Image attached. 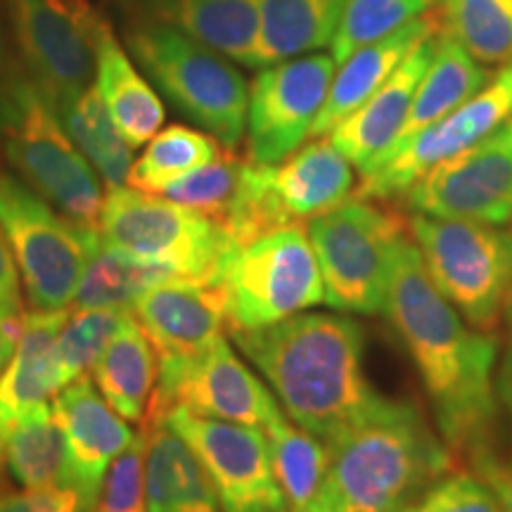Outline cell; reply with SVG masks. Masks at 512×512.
Instances as JSON below:
<instances>
[{"mask_svg":"<svg viewBox=\"0 0 512 512\" xmlns=\"http://www.w3.org/2000/svg\"><path fill=\"white\" fill-rule=\"evenodd\" d=\"M384 316L418 368L441 439L456 463H465L496 441L501 339L465 323L432 283L411 235L396 252Z\"/></svg>","mask_w":512,"mask_h":512,"instance_id":"cell-1","label":"cell"},{"mask_svg":"<svg viewBox=\"0 0 512 512\" xmlns=\"http://www.w3.org/2000/svg\"><path fill=\"white\" fill-rule=\"evenodd\" d=\"M271 384L287 418L332 444L377 399L366 377V335L344 313H297L259 330H230Z\"/></svg>","mask_w":512,"mask_h":512,"instance_id":"cell-2","label":"cell"},{"mask_svg":"<svg viewBox=\"0 0 512 512\" xmlns=\"http://www.w3.org/2000/svg\"><path fill=\"white\" fill-rule=\"evenodd\" d=\"M328 446L323 494L335 512L401 510L458 465L413 401L382 394Z\"/></svg>","mask_w":512,"mask_h":512,"instance_id":"cell-3","label":"cell"},{"mask_svg":"<svg viewBox=\"0 0 512 512\" xmlns=\"http://www.w3.org/2000/svg\"><path fill=\"white\" fill-rule=\"evenodd\" d=\"M126 43L140 72L185 119L228 152L238 150L247 133L249 86L226 55L166 22L133 29Z\"/></svg>","mask_w":512,"mask_h":512,"instance_id":"cell-4","label":"cell"},{"mask_svg":"<svg viewBox=\"0 0 512 512\" xmlns=\"http://www.w3.org/2000/svg\"><path fill=\"white\" fill-rule=\"evenodd\" d=\"M330 309L377 316L387 309L392 268L408 219L380 200L351 195L306 226Z\"/></svg>","mask_w":512,"mask_h":512,"instance_id":"cell-5","label":"cell"},{"mask_svg":"<svg viewBox=\"0 0 512 512\" xmlns=\"http://www.w3.org/2000/svg\"><path fill=\"white\" fill-rule=\"evenodd\" d=\"M427 273L465 323L498 335L512 297V228L408 216Z\"/></svg>","mask_w":512,"mask_h":512,"instance_id":"cell-6","label":"cell"},{"mask_svg":"<svg viewBox=\"0 0 512 512\" xmlns=\"http://www.w3.org/2000/svg\"><path fill=\"white\" fill-rule=\"evenodd\" d=\"M98 230L102 240L126 254L200 283H216L230 252L238 247L221 223L164 195L128 185H107Z\"/></svg>","mask_w":512,"mask_h":512,"instance_id":"cell-7","label":"cell"},{"mask_svg":"<svg viewBox=\"0 0 512 512\" xmlns=\"http://www.w3.org/2000/svg\"><path fill=\"white\" fill-rule=\"evenodd\" d=\"M0 140L8 164L31 190L76 226L98 230L105 197L98 171L81 155L29 76H12L10 117Z\"/></svg>","mask_w":512,"mask_h":512,"instance_id":"cell-8","label":"cell"},{"mask_svg":"<svg viewBox=\"0 0 512 512\" xmlns=\"http://www.w3.org/2000/svg\"><path fill=\"white\" fill-rule=\"evenodd\" d=\"M216 285L226 292L228 332L268 328L325 302L316 252L299 223L235 247Z\"/></svg>","mask_w":512,"mask_h":512,"instance_id":"cell-9","label":"cell"},{"mask_svg":"<svg viewBox=\"0 0 512 512\" xmlns=\"http://www.w3.org/2000/svg\"><path fill=\"white\" fill-rule=\"evenodd\" d=\"M0 228L34 311L74 302L98 230L76 226L19 176L0 174Z\"/></svg>","mask_w":512,"mask_h":512,"instance_id":"cell-10","label":"cell"},{"mask_svg":"<svg viewBox=\"0 0 512 512\" xmlns=\"http://www.w3.org/2000/svg\"><path fill=\"white\" fill-rule=\"evenodd\" d=\"M8 12L29 81L60 114L93 86L105 19L91 0H8Z\"/></svg>","mask_w":512,"mask_h":512,"instance_id":"cell-11","label":"cell"},{"mask_svg":"<svg viewBox=\"0 0 512 512\" xmlns=\"http://www.w3.org/2000/svg\"><path fill=\"white\" fill-rule=\"evenodd\" d=\"M157 384L143 425H159L174 408L204 418L264 427L278 418V399L221 337L202 354L157 356Z\"/></svg>","mask_w":512,"mask_h":512,"instance_id":"cell-12","label":"cell"},{"mask_svg":"<svg viewBox=\"0 0 512 512\" xmlns=\"http://www.w3.org/2000/svg\"><path fill=\"white\" fill-rule=\"evenodd\" d=\"M403 200L411 214L512 226V117L432 166Z\"/></svg>","mask_w":512,"mask_h":512,"instance_id":"cell-13","label":"cell"},{"mask_svg":"<svg viewBox=\"0 0 512 512\" xmlns=\"http://www.w3.org/2000/svg\"><path fill=\"white\" fill-rule=\"evenodd\" d=\"M337 62L330 53L297 55L261 67L249 86L247 159L280 164L311 136Z\"/></svg>","mask_w":512,"mask_h":512,"instance_id":"cell-14","label":"cell"},{"mask_svg":"<svg viewBox=\"0 0 512 512\" xmlns=\"http://www.w3.org/2000/svg\"><path fill=\"white\" fill-rule=\"evenodd\" d=\"M159 425H169L190 446L214 484L223 512H287L261 427L204 418L185 408H174Z\"/></svg>","mask_w":512,"mask_h":512,"instance_id":"cell-15","label":"cell"},{"mask_svg":"<svg viewBox=\"0 0 512 512\" xmlns=\"http://www.w3.org/2000/svg\"><path fill=\"white\" fill-rule=\"evenodd\" d=\"M512 117V64L498 69L486 86L458 110L437 124L422 128L411 140L387 152L373 169L361 174L358 197L368 200H399L432 166L458 155L465 147L489 136L494 128Z\"/></svg>","mask_w":512,"mask_h":512,"instance_id":"cell-16","label":"cell"},{"mask_svg":"<svg viewBox=\"0 0 512 512\" xmlns=\"http://www.w3.org/2000/svg\"><path fill=\"white\" fill-rule=\"evenodd\" d=\"M53 413L67 448L64 484L79 491L83 503L93 512L102 479L114 460L131 446L136 432L105 401L88 375L76 377L55 394Z\"/></svg>","mask_w":512,"mask_h":512,"instance_id":"cell-17","label":"cell"},{"mask_svg":"<svg viewBox=\"0 0 512 512\" xmlns=\"http://www.w3.org/2000/svg\"><path fill=\"white\" fill-rule=\"evenodd\" d=\"M157 356H195L228 328L226 292L216 283L169 278L145 290L131 306Z\"/></svg>","mask_w":512,"mask_h":512,"instance_id":"cell-18","label":"cell"},{"mask_svg":"<svg viewBox=\"0 0 512 512\" xmlns=\"http://www.w3.org/2000/svg\"><path fill=\"white\" fill-rule=\"evenodd\" d=\"M434 48H437V34L420 41L394 69V74L356 112H351L330 131L332 145L361 174L373 169L394 147L411 112L415 91L430 67Z\"/></svg>","mask_w":512,"mask_h":512,"instance_id":"cell-19","label":"cell"},{"mask_svg":"<svg viewBox=\"0 0 512 512\" xmlns=\"http://www.w3.org/2000/svg\"><path fill=\"white\" fill-rule=\"evenodd\" d=\"M354 183V166L330 138H313L280 164H268V188L285 226H302L349 200Z\"/></svg>","mask_w":512,"mask_h":512,"instance_id":"cell-20","label":"cell"},{"mask_svg":"<svg viewBox=\"0 0 512 512\" xmlns=\"http://www.w3.org/2000/svg\"><path fill=\"white\" fill-rule=\"evenodd\" d=\"M67 313V309L24 313L17 349L0 373V470L5 467V444L17 420L62 389L55 339Z\"/></svg>","mask_w":512,"mask_h":512,"instance_id":"cell-21","label":"cell"},{"mask_svg":"<svg viewBox=\"0 0 512 512\" xmlns=\"http://www.w3.org/2000/svg\"><path fill=\"white\" fill-rule=\"evenodd\" d=\"M432 34H437V22L432 12H427L389 36L366 43L354 50L347 60L339 62V72L332 76L328 98L313 121L309 138L330 136L332 128L342 124L351 112H356L394 74L406 55Z\"/></svg>","mask_w":512,"mask_h":512,"instance_id":"cell-22","label":"cell"},{"mask_svg":"<svg viewBox=\"0 0 512 512\" xmlns=\"http://www.w3.org/2000/svg\"><path fill=\"white\" fill-rule=\"evenodd\" d=\"M95 91L128 145L140 147L157 136L166 117L162 100L107 22L95 46Z\"/></svg>","mask_w":512,"mask_h":512,"instance_id":"cell-23","label":"cell"},{"mask_svg":"<svg viewBox=\"0 0 512 512\" xmlns=\"http://www.w3.org/2000/svg\"><path fill=\"white\" fill-rule=\"evenodd\" d=\"M145 430V496L150 512H223L214 484L169 425Z\"/></svg>","mask_w":512,"mask_h":512,"instance_id":"cell-24","label":"cell"},{"mask_svg":"<svg viewBox=\"0 0 512 512\" xmlns=\"http://www.w3.org/2000/svg\"><path fill=\"white\" fill-rule=\"evenodd\" d=\"M157 351L128 311L93 366V382L126 422L143 425L157 384Z\"/></svg>","mask_w":512,"mask_h":512,"instance_id":"cell-25","label":"cell"},{"mask_svg":"<svg viewBox=\"0 0 512 512\" xmlns=\"http://www.w3.org/2000/svg\"><path fill=\"white\" fill-rule=\"evenodd\" d=\"M152 5L162 22L254 69L261 38L259 0H152Z\"/></svg>","mask_w":512,"mask_h":512,"instance_id":"cell-26","label":"cell"},{"mask_svg":"<svg viewBox=\"0 0 512 512\" xmlns=\"http://www.w3.org/2000/svg\"><path fill=\"white\" fill-rule=\"evenodd\" d=\"M494 79L489 67L479 64L460 43L437 31V48L434 57L422 76L418 91H415L411 112L403 124L394 147L411 140L422 128L437 124L446 114L458 110L463 102L477 95ZM392 147V150H394ZM389 150V152H392Z\"/></svg>","mask_w":512,"mask_h":512,"instance_id":"cell-27","label":"cell"},{"mask_svg":"<svg viewBox=\"0 0 512 512\" xmlns=\"http://www.w3.org/2000/svg\"><path fill=\"white\" fill-rule=\"evenodd\" d=\"M347 0H259L261 38L254 69L330 46Z\"/></svg>","mask_w":512,"mask_h":512,"instance_id":"cell-28","label":"cell"},{"mask_svg":"<svg viewBox=\"0 0 512 512\" xmlns=\"http://www.w3.org/2000/svg\"><path fill=\"white\" fill-rule=\"evenodd\" d=\"M169 278L178 275L162 264L126 254L124 249L102 240L98 230V238L88 247L74 304L76 309L131 311L140 294Z\"/></svg>","mask_w":512,"mask_h":512,"instance_id":"cell-29","label":"cell"},{"mask_svg":"<svg viewBox=\"0 0 512 512\" xmlns=\"http://www.w3.org/2000/svg\"><path fill=\"white\" fill-rule=\"evenodd\" d=\"M275 482L287 512H302L323 491L330 470V446L280 413L264 427Z\"/></svg>","mask_w":512,"mask_h":512,"instance_id":"cell-30","label":"cell"},{"mask_svg":"<svg viewBox=\"0 0 512 512\" xmlns=\"http://www.w3.org/2000/svg\"><path fill=\"white\" fill-rule=\"evenodd\" d=\"M437 31L460 43L484 67L512 64V0H437Z\"/></svg>","mask_w":512,"mask_h":512,"instance_id":"cell-31","label":"cell"},{"mask_svg":"<svg viewBox=\"0 0 512 512\" xmlns=\"http://www.w3.org/2000/svg\"><path fill=\"white\" fill-rule=\"evenodd\" d=\"M5 470L22 491L64 484L67 448L53 408H31L17 420L5 444Z\"/></svg>","mask_w":512,"mask_h":512,"instance_id":"cell-32","label":"cell"},{"mask_svg":"<svg viewBox=\"0 0 512 512\" xmlns=\"http://www.w3.org/2000/svg\"><path fill=\"white\" fill-rule=\"evenodd\" d=\"M223 152L226 147L202 128L171 124L145 143L143 155L128 171L126 185L159 195L171 181L214 162Z\"/></svg>","mask_w":512,"mask_h":512,"instance_id":"cell-33","label":"cell"},{"mask_svg":"<svg viewBox=\"0 0 512 512\" xmlns=\"http://www.w3.org/2000/svg\"><path fill=\"white\" fill-rule=\"evenodd\" d=\"M57 117L102 181L107 185H126L133 166V147L121 136L95 86L69 102Z\"/></svg>","mask_w":512,"mask_h":512,"instance_id":"cell-34","label":"cell"},{"mask_svg":"<svg viewBox=\"0 0 512 512\" xmlns=\"http://www.w3.org/2000/svg\"><path fill=\"white\" fill-rule=\"evenodd\" d=\"M434 3L437 0H347L332 36L330 55L337 64L344 62L366 43L389 36L413 19L427 15Z\"/></svg>","mask_w":512,"mask_h":512,"instance_id":"cell-35","label":"cell"},{"mask_svg":"<svg viewBox=\"0 0 512 512\" xmlns=\"http://www.w3.org/2000/svg\"><path fill=\"white\" fill-rule=\"evenodd\" d=\"M126 313L112 309H76L67 313V320L55 339V361L62 389L76 377L86 375V370L100 361L102 351L117 335Z\"/></svg>","mask_w":512,"mask_h":512,"instance_id":"cell-36","label":"cell"},{"mask_svg":"<svg viewBox=\"0 0 512 512\" xmlns=\"http://www.w3.org/2000/svg\"><path fill=\"white\" fill-rule=\"evenodd\" d=\"M245 162L247 159H240L235 152L226 150L214 162L171 181L159 195L223 226L230 207H233L235 195H238Z\"/></svg>","mask_w":512,"mask_h":512,"instance_id":"cell-37","label":"cell"},{"mask_svg":"<svg viewBox=\"0 0 512 512\" xmlns=\"http://www.w3.org/2000/svg\"><path fill=\"white\" fill-rule=\"evenodd\" d=\"M145 430L114 460L93 512H150L145 496Z\"/></svg>","mask_w":512,"mask_h":512,"instance_id":"cell-38","label":"cell"},{"mask_svg":"<svg viewBox=\"0 0 512 512\" xmlns=\"http://www.w3.org/2000/svg\"><path fill=\"white\" fill-rule=\"evenodd\" d=\"M418 512H501V505L475 472L453 470L427 489Z\"/></svg>","mask_w":512,"mask_h":512,"instance_id":"cell-39","label":"cell"},{"mask_svg":"<svg viewBox=\"0 0 512 512\" xmlns=\"http://www.w3.org/2000/svg\"><path fill=\"white\" fill-rule=\"evenodd\" d=\"M465 465L494 491L501 512H512V448H503L491 441V444L477 448L465 460Z\"/></svg>","mask_w":512,"mask_h":512,"instance_id":"cell-40","label":"cell"},{"mask_svg":"<svg viewBox=\"0 0 512 512\" xmlns=\"http://www.w3.org/2000/svg\"><path fill=\"white\" fill-rule=\"evenodd\" d=\"M0 512H91L81 494L67 484L34 491H0Z\"/></svg>","mask_w":512,"mask_h":512,"instance_id":"cell-41","label":"cell"},{"mask_svg":"<svg viewBox=\"0 0 512 512\" xmlns=\"http://www.w3.org/2000/svg\"><path fill=\"white\" fill-rule=\"evenodd\" d=\"M501 347H498V370H496V396L498 406L503 408L505 418H508L512 427V297L508 306H505L503 323H501Z\"/></svg>","mask_w":512,"mask_h":512,"instance_id":"cell-42","label":"cell"},{"mask_svg":"<svg viewBox=\"0 0 512 512\" xmlns=\"http://www.w3.org/2000/svg\"><path fill=\"white\" fill-rule=\"evenodd\" d=\"M0 313L10 318H22V285H19V273L12 259V252L5 240L3 228H0Z\"/></svg>","mask_w":512,"mask_h":512,"instance_id":"cell-43","label":"cell"},{"mask_svg":"<svg viewBox=\"0 0 512 512\" xmlns=\"http://www.w3.org/2000/svg\"><path fill=\"white\" fill-rule=\"evenodd\" d=\"M22 325H24V316L10 318L5 316V313H0V373H3L5 366L10 363L12 354H15L19 335H22Z\"/></svg>","mask_w":512,"mask_h":512,"instance_id":"cell-44","label":"cell"},{"mask_svg":"<svg viewBox=\"0 0 512 512\" xmlns=\"http://www.w3.org/2000/svg\"><path fill=\"white\" fill-rule=\"evenodd\" d=\"M12 72L5 69L3 62V50H0V138H3L5 124L10 117V86H12Z\"/></svg>","mask_w":512,"mask_h":512,"instance_id":"cell-45","label":"cell"},{"mask_svg":"<svg viewBox=\"0 0 512 512\" xmlns=\"http://www.w3.org/2000/svg\"><path fill=\"white\" fill-rule=\"evenodd\" d=\"M302 512H335V508H332V503H330V498L323 494V491H320V496L316 498V501H313L309 508L306 510H302Z\"/></svg>","mask_w":512,"mask_h":512,"instance_id":"cell-46","label":"cell"},{"mask_svg":"<svg viewBox=\"0 0 512 512\" xmlns=\"http://www.w3.org/2000/svg\"><path fill=\"white\" fill-rule=\"evenodd\" d=\"M394 512H418V508H415V505H406V508H401V510H394Z\"/></svg>","mask_w":512,"mask_h":512,"instance_id":"cell-47","label":"cell"}]
</instances>
